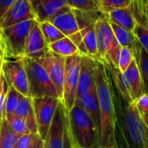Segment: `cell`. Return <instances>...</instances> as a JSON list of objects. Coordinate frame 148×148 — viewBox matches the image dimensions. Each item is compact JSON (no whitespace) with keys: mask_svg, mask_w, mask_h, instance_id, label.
Masks as SVG:
<instances>
[{"mask_svg":"<svg viewBox=\"0 0 148 148\" xmlns=\"http://www.w3.org/2000/svg\"><path fill=\"white\" fill-rule=\"evenodd\" d=\"M95 84L101 113L99 148H118L113 82L107 65L95 59Z\"/></svg>","mask_w":148,"mask_h":148,"instance_id":"cell-1","label":"cell"},{"mask_svg":"<svg viewBox=\"0 0 148 148\" xmlns=\"http://www.w3.org/2000/svg\"><path fill=\"white\" fill-rule=\"evenodd\" d=\"M114 89L116 114V130L119 128L126 148H145V125L134 103H127L121 93Z\"/></svg>","mask_w":148,"mask_h":148,"instance_id":"cell-2","label":"cell"},{"mask_svg":"<svg viewBox=\"0 0 148 148\" xmlns=\"http://www.w3.org/2000/svg\"><path fill=\"white\" fill-rule=\"evenodd\" d=\"M68 124L69 145L80 148H98L99 138L94 122L77 105L69 112Z\"/></svg>","mask_w":148,"mask_h":148,"instance_id":"cell-3","label":"cell"},{"mask_svg":"<svg viewBox=\"0 0 148 148\" xmlns=\"http://www.w3.org/2000/svg\"><path fill=\"white\" fill-rule=\"evenodd\" d=\"M95 28L97 43V60L101 61L108 67L118 68L121 46L114 35L108 15L101 13L95 22Z\"/></svg>","mask_w":148,"mask_h":148,"instance_id":"cell-4","label":"cell"},{"mask_svg":"<svg viewBox=\"0 0 148 148\" xmlns=\"http://www.w3.org/2000/svg\"><path fill=\"white\" fill-rule=\"evenodd\" d=\"M35 22L36 19L26 20L1 29L3 60L20 59L24 57L27 37Z\"/></svg>","mask_w":148,"mask_h":148,"instance_id":"cell-5","label":"cell"},{"mask_svg":"<svg viewBox=\"0 0 148 148\" xmlns=\"http://www.w3.org/2000/svg\"><path fill=\"white\" fill-rule=\"evenodd\" d=\"M23 60L28 78L29 97L30 99L46 97L59 99L56 89L49 74L37 60L29 58H23Z\"/></svg>","mask_w":148,"mask_h":148,"instance_id":"cell-6","label":"cell"},{"mask_svg":"<svg viewBox=\"0 0 148 148\" xmlns=\"http://www.w3.org/2000/svg\"><path fill=\"white\" fill-rule=\"evenodd\" d=\"M82 54L76 53L66 58L65 74L63 83V96L62 103L65 109L69 112L75 106L79 83Z\"/></svg>","mask_w":148,"mask_h":148,"instance_id":"cell-7","label":"cell"},{"mask_svg":"<svg viewBox=\"0 0 148 148\" xmlns=\"http://www.w3.org/2000/svg\"><path fill=\"white\" fill-rule=\"evenodd\" d=\"M68 114L69 112L60 102L44 140V148H65L66 140L69 141Z\"/></svg>","mask_w":148,"mask_h":148,"instance_id":"cell-8","label":"cell"},{"mask_svg":"<svg viewBox=\"0 0 148 148\" xmlns=\"http://www.w3.org/2000/svg\"><path fill=\"white\" fill-rule=\"evenodd\" d=\"M49 22L53 24L65 37L71 39V41L77 46L78 51L82 55L88 56V51L82 41V34L74 10L69 9L59 12L55 15L49 20Z\"/></svg>","mask_w":148,"mask_h":148,"instance_id":"cell-9","label":"cell"},{"mask_svg":"<svg viewBox=\"0 0 148 148\" xmlns=\"http://www.w3.org/2000/svg\"><path fill=\"white\" fill-rule=\"evenodd\" d=\"M2 74L9 86L14 88L23 96L29 97L28 78L23 58L3 60Z\"/></svg>","mask_w":148,"mask_h":148,"instance_id":"cell-10","label":"cell"},{"mask_svg":"<svg viewBox=\"0 0 148 148\" xmlns=\"http://www.w3.org/2000/svg\"><path fill=\"white\" fill-rule=\"evenodd\" d=\"M31 99L33 110L37 122L38 134L44 141L53 120L56 110L61 100L59 99L50 97Z\"/></svg>","mask_w":148,"mask_h":148,"instance_id":"cell-11","label":"cell"},{"mask_svg":"<svg viewBox=\"0 0 148 148\" xmlns=\"http://www.w3.org/2000/svg\"><path fill=\"white\" fill-rule=\"evenodd\" d=\"M45 69L53 82L59 99L62 101L63 96V83L65 74V61L66 58L56 54L50 51L44 56L36 59Z\"/></svg>","mask_w":148,"mask_h":148,"instance_id":"cell-12","label":"cell"},{"mask_svg":"<svg viewBox=\"0 0 148 148\" xmlns=\"http://www.w3.org/2000/svg\"><path fill=\"white\" fill-rule=\"evenodd\" d=\"M49 51V44L40 29L39 23L36 20L27 37L23 58L37 59L48 53Z\"/></svg>","mask_w":148,"mask_h":148,"instance_id":"cell-13","label":"cell"},{"mask_svg":"<svg viewBox=\"0 0 148 148\" xmlns=\"http://www.w3.org/2000/svg\"><path fill=\"white\" fill-rule=\"evenodd\" d=\"M75 105H77L82 109H83L88 115L91 118L94 125L95 126L99 141H100V135H101V113H100V107H99V101L95 88V84L85 93L82 94L81 96L77 97L75 99ZM99 148V146H98Z\"/></svg>","mask_w":148,"mask_h":148,"instance_id":"cell-14","label":"cell"},{"mask_svg":"<svg viewBox=\"0 0 148 148\" xmlns=\"http://www.w3.org/2000/svg\"><path fill=\"white\" fill-rule=\"evenodd\" d=\"M36 19L31 0H16L3 17L0 28H7L23 21Z\"/></svg>","mask_w":148,"mask_h":148,"instance_id":"cell-15","label":"cell"},{"mask_svg":"<svg viewBox=\"0 0 148 148\" xmlns=\"http://www.w3.org/2000/svg\"><path fill=\"white\" fill-rule=\"evenodd\" d=\"M31 4L37 22L49 21L57 13L71 9L67 0H31Z\"/></svg>","mask_w":148,"mask_h":148,"instance_id":"cell-16","label":"cell"},{"mask_svg":"<svg viewBox=\"0 0 148 148\" xmlns=\"http://www.w3.org/2000/svg\"><path fill=\"white\" fill-rule=\"evenodd\" d=\"M95 59L89 56L82 55L76 98L88 92L95 85Z\"/></svg>","mask_w":148,"mask_h":148,"instance_id":"cell-17","label":"cell"},{"mask_svg":"<svg viewBox=\"0 0 148 148\" xmlns=\"http://www.w3.org/2000/svg\"><path fill=\"white\" fill-rule=\"evenodd\" d=\"M122 74L131 99L133 102H134L140 96L143 94L142 81L135 59L132 61L130 66L124 72H122Z\"/></svg>","mask_w":148,"mask_h":148,"instance_id":"cell-18","label":"cell"},{"mask_svg":"<svg viewBox=\"0 0 148 148\" xmlns=\"http://www.w3.org/2000/svg\"><path fill=\"white\" fill-rule=\"evenodd\" d=\"M107 15L110 22L120 25L130 31H134L137 24L133 4L129 7L114 10Z\"/></svg>","mask_w":148,"mask_h":148,"instance_id":"cell-19","label":"cell"},{"mask_svg":"<svg viewBox=\"0 0 148 148\" xmlns=\"http://www.w3.org/2000/svg\"><path fill=\"white\" fill-rule=\"evenodd\" d=\"M133 51L140 74L143 93H148V53L136 38L134 42Z\"/></svg>","mask_w":148,"mask_h":148,"instance_id":"cell-20","label":"cell"},{"mask_svg":"<svg viewBox=\"0 0 148 148\" xmlns=\"http://www.w3.org/2000/svg\"><path fill=\"white\" fill-rule=\"evenodd\" d=\"M49 49L50 51L58 54L62 57L68 58L76 53H80L78 51L77 46L69 39V38L65 37L56 42L49 44Z\"/></svg>","mask_w":148,"mask_h":148,"instance_id":"cell-21","label":"cell"},{"mask_svg":"<svg viewBox=\"0 0 148 148\" xmlns=\"http://www.w3.org/2000/svg\"><path fill=\"white\" fill-rule=\"evenodd\" d=\"M110 22V21H109ZM111 29L114 32V35L119 43V44L121 47H128L133 49L134 42L135 39V37L133 33V31H130L120 25H117L112 22H110Z\"/></svg>","mask_w":148,"mask_h":148,"instance_id":"cell-22","label":"cell"},{"mask_svg":"<svg viewBox=\"0 0 148 148\" xmlns=\"http://www.w3.org/2000/svg\"><path fill=\"white\" fill-rule=\"evenodd\" d=\"M18 135L15 133L4 119L1 120L0 125V148H15Z\"/></svg>","mask_w":148,"mask_h":148,"instance_id":"cell-23","label":"cell"},{"mask_svg":"<svg viewBox=\"0 0 148 148\" xmlns=\"http://www.w3.org/2000/svg\"><path fill=\"white\" fill-rule=\"evenodd\" d=\"M67 3L75 10L83 12H101L100 0H67Z\"/></svg>","mask_w":148,"mask_h":148,"instance_id":"cell-24","label":"cell"},{"mask_svg":"<svg viewBox=\"0 0 148 148\" xmlns=\"http://www.w3.org/2000/svg\"><path fill=\"white\" fill-rule=\"evenodd\" d=\"M38 23H39L40 29L48 44H52L54 42H56L65 38V36L49 21H43V22H38Z\"/></svg>","mask_w":148,"mask_h":148,"instance_id":"cell-25","label":"cell"},{"mask_svg":"<svg viewBox=\"0 0 148 148\" xmlns=\"http://www.w3.org/2000/svg\"><path fill=\"white\" fill-rule=\"evenodd\" d=\"M3 119H4L10 127V129L16 133L18 136L25 135V134H30L27 125L26 120L23 118L17 117L14 114H7V115H2Z\"/></svg>","mask_w":148,"mask_h":148,"instance_id":"cell-26","label":"cell"},{"mask_svg":"<svg viewBox=\"0 0 148 148\" xmlns=\"http://www.w3.org/2000/svg\"><path fill=\"white\" fill-rule=\"evenodd\" d=\"M133 3L134 0H100V11L107 15L114 10L129 7Z\"/></svg>","mask_w":148,"mask_h":148,"instance_id":"cell-27","label":"cell"},{"mask_svg":"<svg viewBox=\"0 0 148 148\" xmlns=\"http://www.w3.org/2000/svg\"><path fill=\"white\" fill-rule=\"evenodd\" d=\"M21 95L22 94H20L14 88L9 86V89H8V92H7V95H6V98H5L3 115L12 114L14 113Z\"/></svg>","mask_w":148,"mask_h":148,"instance_id":"cell-28","label":"cell"},{"mask_svg":"<svg viewBox=\"0 0 148 148\" xmlns=\"http://www.w3.org/2000/svg\"><path fill=\"white\" fill-rule=\"evenodd\" d=\"M32 109H33L32 99L29 97H25V96L21 95V97L18 100L17 106L12 114L26 120V118L29 116V114Z\"/></svg>","mask_w":148,"mask_h":148,"instance_id":"cell-29","label":"cell"},{"mask_svg":"<svg viewBox=\"0 0 148 148\" xmlns=\"http://www.w3.org/2000/svg\"><path fill=\"white\" fill-rule=\"evenodd\" d=\"M134 59V57L133 49L128 47H121L118 59V69L121 72H124L130 66Z\"/></svg>","mask_w":148,"mask_h":148,"instance_id":"cell-30","label":"cell"},{"mask_svg":"<svg viewBox=\"0 0 148 148\" xmlns=\"http://www.w3.org/2000/svg\"><path fill=\"white\" fill-rule=\"evenodd\" d=\"M135 38L139 41L144 50L148 53V28L140 23H137L133 31Z\"/></svg>","mask_w":148,"mask_h":148,"instance_id":"cell-31","label":"cell"},{"mask_svg":"<svg viewBox=\"0 0 148 148\" xmlns=\"http://www.w3.org/2000/svg\"><path fill=\"white\" fill-rule=\"evenodd\" d=\"M148 0H134L133 8L137 23L146 25V15L145 10ZM147 26V25H146Z\"/></svg>","mask_w":148,"mask_h":148,"instance_id":"cell-32","label":"cell"},{"mask_svg":"<svg viewBox=\"0 0 148 148\" xmlns=\"http://www.w3.org/2000/svg\"><path fill=\"white\" fill-rule=\"evenodd\" d=\"M134 106L140 114H148V93H143L134 102Z\"/></svg>","mask_w":148,"mask_h":148,"instance_id":"cell-33","label":"cell"},{"mask_svg":"<svg viewBox=\"0 0 148 148\" xmlns=\"http://www.w3.org/2000/svg\"><path fill=\"white\" fill-rule=\"evenodd\" d=\"M8 89H9V85L7 84L5 79L2 74L0 79V117L3 115V113L4 102H5V98L7 95Z\"/></svg>","mask_w":148,"mask_h":148,"instance_id":"cell-34","label":"cell"},{"mask_svg":"<svg viewBox=\"0 0 148 148\" xmlns=\"http://www.w3.org/2000/svg\"><path fill=\"white\" fill-rule=\"evenodd\" d=\"M26 125L28 127V130L30 134H36L38 133V127H37V122H36V119L35 116V113L34 110L32 109L29 114V116L26 118Z\"/></svg>","mask_w":148,"mask_h":148,"instance_id":"cell-35","label":"cell"},{"mask_svg":"<svg viewBox=\"0 0 148 148\" xmlns=\"http://www.w3.org/2000/svg\"><path fill=\"white\" fill-rule=\"evenodd\" d=\"M16 0H0V24Z\"/></svg>","mask_w":148,"mask_h":148,"instance_id":"cell-36","label":"cell"},{"mask_svg":"<svg viewBox=\"0 0 148 148\" xmlns=\"http://www.w3.org/2000/svg\"><path fill=\"white\" fill-rule=\"evenodd\" d=\"M32 142V134L18 136L15 148H29Z\"/></svg>","mask_w":148,"mask_h":148,"instance_id":"cell-37","label":"cell"},{"mask_svg":"<svg viewBox=\"0 0 148 148\" xmlns=\"http://www.w3.org/2000/svg\"><path fill=\"white\" fill-rule=\"evenodd\" d=\"M29 148H44V141L38 133L32 134V142Z\"/></svg>","mask_w":148,"mask_h":148,"instance_id":"cell-38","label":"cell"},{"mask_svg":"<svg viewBox=\"0 0 148 148\" xmlns=\"http://www.w3.org/2000/svg\"><path fill=\"white\" fill-rule=\"evenodd\" d=\"M140 116H141V119L145 126L148 129V114H141Z\"/></svg>","mask_w":148,"mask_h":148,"instance_id":"cell-39","label":"cell"},{"mask_svg":"<svg viewBox=\"0 0 148 148\" xmlns=\"http://www.w3.org/2000/svg\"><path fill=\"white\" fill-rule=\"evenodd\" d=\"M145 148H148V129L145 126Z\"/></svg>","mask_w":148,"mask_h":148,"instance_id":"cell-40","label":"cell"},{"mask_svg":"<svg viewBox=\"0 0 148 148\" xmlns=\"http://www.w3.org/2000/svg\"><path fill=\"white\" fill-rule=\"evenodd\" d=\"M145 15H146V25L148 28V2L146 5V10H145Z\"/></svg>","mask_w":148,"mask_h":148,"instance_id":"cell-41","label":"cell"},{"mask_svg":"<svg viewBox=\"0 0 148 148\" xmlns=\"http://www.w3.org/2000/svg\"><path fill=\"white\" fill-rule=\"evenodd\" d=\"M69 148H80V147H76V146H75V145H70Z\"/></svg>","mask_w":148,"mask_h":148,"instance_id":"cell-42","label":"cell"},{"mask_svg":"<svg viewBox=\"0 0 148 148\" xmlns=\"http://www.w3.org/2000/svg\"><path fill=\"white\" fill-rule=\"evenodd\" d=\"M1 76H2V65L0 66V79H1Z\"/></svg>","mask_w":148,"mask_h":148,"instance_id":"cell-43","label":"cell"},{"mask_svg":"<svg viewBox=\"0 0 148 148\" xmlns=\"http://www.w3.org/2000/svg\"><path fill=\"white\" fill-rule=\"evenodd\" d=\"M0 58H1V56H0ZM2 59H3V58H2Z\"/></svg>","mask_w":148,"mask_h":148,"instance_id":"cell-44","label":"cell"},{"mask_svg":"<svg viewBox=\"0 0 148 148\" xmlns=\"http://www.w3.org/2000/svg\"></svg>","mask_w":148,"mask_h":148,"instance_id":"cell-45","label":"cell"}]
</instances>
